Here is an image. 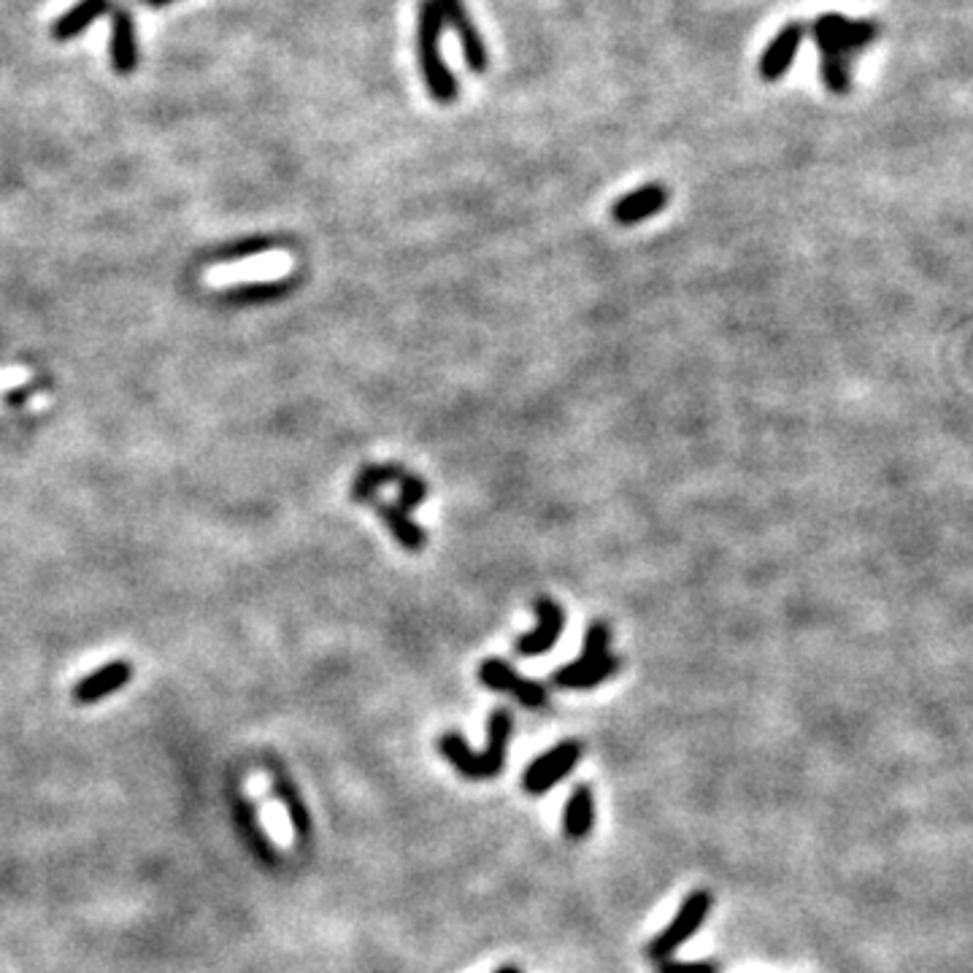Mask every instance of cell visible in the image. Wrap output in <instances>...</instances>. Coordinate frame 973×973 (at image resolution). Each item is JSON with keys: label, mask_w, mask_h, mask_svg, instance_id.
Segmentation results:
<instances>
[{"label": "cell", "mask_w": 973, "mask_h": 973, "mask_svg": "<svg viewBox=\"0 0 973 973\" xmlns=\"http://www.w3.org/2000/svg\"><path fill=\"white\" fill-rule=\"evenodd\" d=\"M514 731V720L509 708H495L489 714L487 722V749L482 755L470 752V746L465 744V738L460 733H444L438 738V749L441 755L446 757L455 770H460L465 779H493L504 770L506 765V749H509V738Z\"/></svg>", "instance_id": "1"}, {"label": "cell", "mask_w": 973, "mask_h": 973, "mask_svg": "<svg viewBox=\"0 0 973 973\" xmlns=\"http://www.w3.org/2000/svg\"><path fill=\"white\" fill-rule=\"evenodd\" d=\"M444 17H441L438 0H420V22H417V54L422 79L427 84V93L438 103H452L457 97V76L446 69L441 58V33H444Z\"/></svg>", "instance_id": "2"}, {"label": "cell", "mask_w": 973, "mask_h": 973, "mask_svg": "<svg viewBox=\"0 0 973 973\" xmlns=\"http://www.w3.org/2000/svg\"><path fill=\"white\" fill-rule=\"evenodd\" d=\"M611 646V630L605 622L596 620L587 628L584 635V649H581V658L573 663L562 665L560 671H555L552 684L562 690H592L598 684L609 682L620 673V658L609 652Z\"/></svg>", "instance_id": "3"}, {"label": "cell", "mask_w": 973, "mask_h": 973, "mask_svg": "<svg viewBox=\"0 0 973 973\" xmlns=\"http://www.w3.org/2000/svg\"><path fill=\"white\" fill-rule=\"evenodd\" d=\"M811 33L822 58H838L849 63L852 54L877 41L879 24L873 20H847L841 14H825L817 17Z\"/></svg>", "instance_id": "4"}, {"label": "cell", "mask_w": 973, "mask_h": 973, "mask_svg": "<svg viewBox=\"0 0 973 973\" xmlns=\"http://www.w3.org/2000/svg\"><path fill=\"white\" fill-rule=\"evenodd\" d=\"M712 903H714L712 892H706V890L690 892V896L684 898V903L679 905L676 917H673V920L669 922V928H665L663 933H660L658 939H654L652 944L646 946L649 958L658 960V963L671 960L673 954L679 952V946L687 944L697 930H701L703 922H706L708 911H712Z\"/></svg>", "instance_id": "5"}, {"label": "cell", "mask_w": 973, "mask_h": 973, "mask_svg": "<svg viewBox=\"0 0 973 973\" xmlns=\"http://www.w3.org/2000/svg\"><path fill=\"white\" fill-rule=\"evenodd\" d=\"M479 682L485 684V687L495 690V693L511 695L514 701L522 703L525 708H544L549 703L547 687L534 682V679L519 676V673L514 671L511 665L506 663V660H498V658L485 660L479 669Z\"/></svg>", "instance_id": "6"}, {"label": "cell", "mask_w": 973, "mask_h": 973, "mask_svg": "<svg viewBox=\"0 0 973 973\" xmlns=\"http://www.w3.org/2000/svg\"><path fill=\"white\" fill-rule=\"evenodd\" d=\"M579 757H581L579 742L557 744L555 749H549L547 755L536 757V760L528 765V770H525V776H522L525 789H528L530 795L549 793V789H552L557 781L562 779V776H568L573 768H577Z\"/></svg>", "instance_id": "7"}, {"label": "cell", "mask_w": 973, "mask_h": 973, "mask_svg": "<svg viewBox=\"0 0 973 973\" xmlns=\"http://www.w3.org/2000/svg\"><path fill=\"white\" fill-rule=\"evenodd\" d=\"M534 611L536 628L530 633L519 635L517 644H514L517 654H522V658H541V654L552 652L557 641H560L562 628H566V614L552 598H536Z\"/></svg>", "instance_id": "8"}, {"label": "cell", "mask_w": 973, "mask_h": 973, "mask_svg": "<svg viewBox=\"0 0 973 973\" xmlns=\"http://www.w3.org/2000/svg\"><path fill=\"white\" fill-rule=\"evenodd\" d=\"M438 6H441V17H444V24L455 30L457 39H460L468 69L474 73H485L489 65V54L479 28H476V22L470 20L468 9H465V0H438Z\"/></svg>", "instance_id": "9"}, {"label": "cell", "mask_w": 973, "mask_h": 973, "mask_svg": "<svg viewBox=\"0 0 973 973\" xmlns=\"http://www.w3.org/2000/svg\"><path fill=\"white\" fill-rule=\"evenodd\" d=\"M669 189L663 185H644L633 193L622 195L614 206H611V217L622 228H633V225L646 222L649 217L660 214L669 206Z\"/></svg>", "instance_id": "10"}, {"label": "cell", "mask_w": 973, "mask_h": 973, "mask_svg": "<svg viewBox=\"0 0 973 973\" xmlns=\"http://www.w3.org/2000/svg\"><path fill=\"white\" fill-rule=\"evenodd\" d=\"M806 28L800 22H787L779 33L774 35L768 46H765L760 58V76L765 82H776L789 71L795 54H798L800 44H804Z\"/></svg>", "instance_id": "11"}, {"label": "cell", "mask_w": 973, "mask_h": 973, "mask_svg": "<svg viewBox=\"0 0 973 973\" xmlns=\"http://www.w3.org/2000/svg\"><path fill=\"white\" fill-rule=\"evenodd\" d=\"M112 69L120 76H131L138 65V35L136 20L127 9H112V39H108Z\"/></svg>", "instance_id": "12"}, {"label": "cell", "mask_w": 973, "mask_h": 973, "mask_svg": "<svg viewBox=\"0 0 973 973\" xmlns=\"http://www.w3.org/2000/svg\"><path fill=\"white\" fill-rule=\"evenodd\" d=\"M133 679V665L125 660H114V663L101 665L95 673L84 676L82 682L73 687V701L76 703H97L103 697L116 693L120 687H125Z\"/></svg>", "instance_id": "13"}, {"label": "cell", "mask_w": 973, "mask_h": 973, "mask_svg": "<svg viewBox=\"0 0 973 973\" xmlns=\"http://www.w3.org/2000/svg\"><path fill=\"white\" fill-rule=\"evenodd\" d=\"M112 9H114L112 0H79V3H73L65 14H60L58 20H54L52 39L63 41V44L65 41L79 39V35L87 33V30L93 28L101 17H106Z\"/></svg>", "instance_id": "14"}, {"label": "cell", "mask_w": 973, "mask_h": 973, "mask_svg": "<svg viewBox=\"0 0 973 973\" xmlns=\"http://www.w3.org/2000/svg\"><path fill=\"white\" fill-rule=\"evenodd\" d=\"M376 514L382 517V522L387 525L390 534L395 536V541L401 544L406 552H422L427 547V534L425 528H420L412 519V511H406L397 504H373Z\"/></svg>", "instance_id": "15"}, {"label": "cell", "mask_w": 973, "mask_h": 973, "mask_svg": "<svg viewBox=\"0 0 973 973\" xmlns=\"http://www.w3.org/2000/svg\"><path fill=\"white\" fill-rule=\"evenodd\" d=\"M406 474L403 465L387 463V465H363L360 474L354 476L352 487H349V495H352L354 504H376V495L379 489L384 485H397L401 476Z\"/></svg>", "instance_id": "16"}, {"label": "cell", "mask_w": 973, "mask_h": 973, "mask_svg": "<svg viewBox=\"0 0 973 973\" xmlns=\"http://www.w3.org/2000/svg\"><path fill=\"white\" fill-rule=\"evenodd\" d=\"M592 825H596V798H592L590 787L579 785L562 811V830L571 841H579V838L590 836Z\"/></svg>", "instance_id": "17"}, {"label": "cell", "mask_w": 973, "mask_h": 973, "mask_svg": "<svg viewBox=\"0 0 973 973\" xmlns=\"http://www.w3.org/2000/svg\"><path fill=\"white\" fill-rule=\"evenodd\" d=\"M298 287V277H287V279H273V281H252V284H241V287H232V290L225 292V298L232 303H271L279 301V298L290 296L292 290Z\"/></svg>", "instance_id": "18"}, {"label": "cell", "mask_w": 973, "mask_h": 973, "mask_svg": "<svg viewBox=\"0 0 973 973\" xmlns=\"http://www.w3.org/2000/svg\"><path fill=\"white\" fill-rule=\"evenodd\" d=\"M819 73H822L825 87H828L834 95H847L849 90H852V73H849L847 60L822 58Z\"/></svg>", "instance_id": "19"}, {"label": "cell", "mask_w": 973, "mask_h": 973, "mask_svg": "<svg viewBox=\"0 0 973 973\" xmlns=\"http://www.w3.org/2000/svg\"><path fill=\"white\" fill-rule=\"evenodd\" d=\"M397 498H401V504L397 506H403L406 511H414L427 500V485L417 474L406 470V474L401 476V482H397Z\"/></svg>", "instance_id": "20"}, {"label": "cell", "mask_w": 973, "mask_h": 973, "mask_svg": "<svg viewBox=\"0 0 973 973\" xmlns=\"http://www.w3.org/2000/svg\"><path fill=\"white\" fill-rule=\"evenodd\" d=\"M277 247V241H273V238H244V241H238V244H232V247H228V249H222V252H219L217 257H219V262H236V260H249V257H255V255H260V252H268V249H273Z\"/></svg>", "instance_id": "21"}, {"label": "cell", "mask_w": 973, "mask_h": 973, "mask_svg": "<svg viewBox=\"0 0 973 973\" xmlns=\"http://www.w3.org/2000/svg\"><path fill=\"white\" fill-rule=\"evenodd\" d=\"M660 973H720V969L714 963H671L665 960L660 965Z\"/></svg>", "instance_id": "22"}, {"label": "cell", "mask_w": 973, "mask_h": 973, "mask_svg": "<svg viewBox=\"0 0 973 973\" xmlns=\"http://www.w3.org/2000/svg\"><path fill=\"white\" fill-rule=\"evenodd\" d=\"M144 3L152 6V9H165V6L176 3V0H144Z\"/></svg>", "instance_id": "23"}, {"label": "cell", "mask_w": 973, "mask_h": 973, "mask_svg": "<svg viewBox=\"0 0 973 973\" xmlns=\"http://www.w3.org/2000/svg\"><path fill=\"white\" fill-rule=\"evenodd\" d=\"M495 973H522L517 969V965H504V969H498Z\"/></svg>", "instance_id": "24"}]
</instances>
